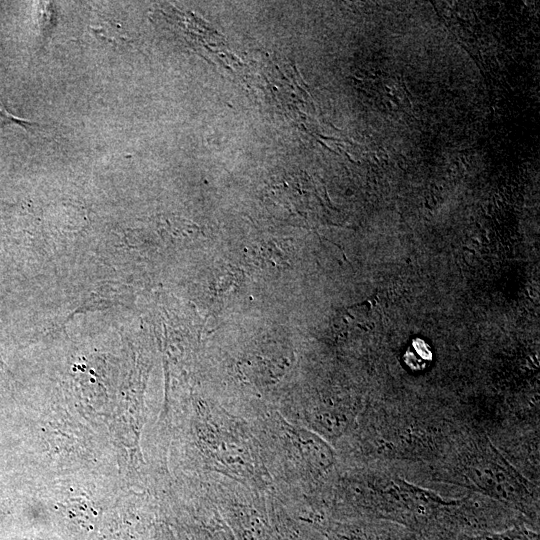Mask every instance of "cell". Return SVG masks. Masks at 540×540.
<instances>
[{"mask_svg":"<svg viewBox=\"0 0 540 540\" xmlns=\"http://www.w3.org/2000/svg\"><path fill=\"white\" fill-rule=\"evenodd\" d=\"M9 123H15L22 127H24L25 125L31 124L29 121L25 119H21V118L13 116L12 114L8 113L4 107L0 106V124H9Z\"/></svg>","mask_w":540,"mask_h":540,"instance_id":"3957f363","label":"cell"},{"mask_svg":"<svg viewBox=\"0 0 540 540\" xmlns=\"http://www.w3.org/2000/svg\"><path fill=\"white\" fill-rule=\"evenodd\" d=\"M463 484L500 501L511 503L531 518L529 490L524 479L489 441L475 443L456 468Z\"/></svg>","mask_w":540,"mask_h":540,"instance_id":"6da1fadb","label":"cell"},{"mask_svg":"<svg viewBox=\"0 0 540 540\" xmlns=\"http://www.w3.org/2000/svg\"><path fill=\"white\" fill-rule=\"evenodd\" d=\"M453 540H538V535L524 524L518 523L501 532L460 534Z\"/></svg>","mask_w":540,"mask_h":540,"instance_id":"7a4b0ae2","label":"cell"}]
</instances>
